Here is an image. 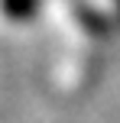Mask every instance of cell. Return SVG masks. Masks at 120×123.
I'll return each mask as SVG.
<instances>
[{"instance_id": "cell-3", "label": "cell", "mask_w": 120, "mask_h": 123, "mask_svg": "<svg viewBox=\"0 0 120 123\" xmlns=\"http://www.w3.org/2000/svg\"><path fill=\"white\" fill-rule=\"evenodd\" d=\"M117 3H120V0H117Z\"/></svg>"}, {"instance_id": "cell-1", "label": "cell", "mask_w": 120, "mask_h": 123, "mask_svg": "<svg viewBox=\"0 0 120 123\" xmlns=\"http://www.w3.org/2000/svg\"><path fill=\"white\" fill-rule=\"evenodd\" d=\"M39 0H0V13H3L10 23H29L36 16Z\"/></svg>"}, {"instance_id": "cell-2", "label": "cell", "mask_w": 120, "mask_h": 123, "mask_svg": "<svg viewBox=\"0 0 120 123\" xmlns=\"http://www.w3.org/2000/svg\"><path fill=\"white\" fill-rule=\"evenodd\" d=\"M71 6H75V10L81 13V19L91 26V29H104V19L97 16L94 10H91V3H88V0H71Z\"/></svg>"}]
</instances>
